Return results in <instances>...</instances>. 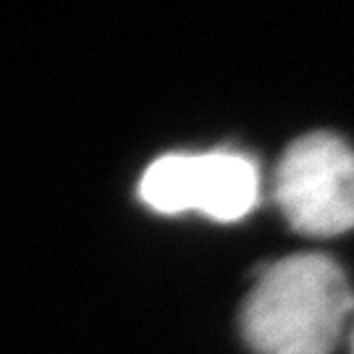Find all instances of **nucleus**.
Returning <instances> with one entry per match:
<instances>
[{"label":"nucleus","mask_w":354,"mask_h":354,"mask_svg":"<svg viewBox=\"0 0 354 354\" xmlns=\"http://www.w3.org/2000/svg\"><path fill=\"white\" fill-rule=\"evenodd\" d=\"M260 194L257 168L239 152L163 155L140 181L142 203L158 213L197 210L213 221H239Z\"/></svg>","instance_id":"3"},{"label":"nucleus","mask_w":354,"mask_h":354,"mask_svg":"<svg viewBox=\"0 0 354 354\" xmlns=\"http://www.w3.org/2000/svg\"><path fill=\"white\" fill-rule=\"evenodd\" d=\"M273 194L289 226L307 236L354 228V150L336 134L315 131L291 142L276 168Z\"/></svg>","instance_id":"2"},{"label":"nucleus","mask_w":354,"mask_h":354,"mask_svg":"<svg viewBox=\"0 0 354 354\" xmlns=\"http://www.w3.org/2000/svg\"><path fill=\"white\" fill-rule=\"evenodd\" d=\"M352 289L330 257L291 254L254 281L241 333L254 354H330L352 315Z\"/></svg>","instance_id":"1"}]
</instances>
